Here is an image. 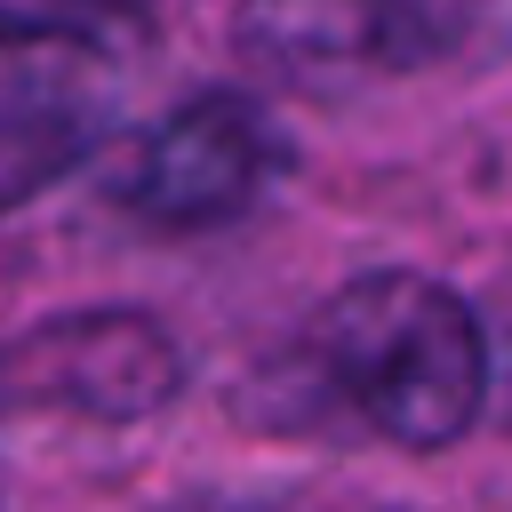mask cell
Here are the masks:
<instances>
[{"instance_id":"obj_5","label":"cell","mask_w":512,"mask_h":512,"mask_svg":"<svg viewBox=\"0 0 512 512\" xmlns=\"http://www.w3.org/2000/svg\"><path fill=\"white\" fill-rule=\"evenodd\" d=\"M96 136H104L96 96H80L56 72H0V216L48 192L64 168H80Z\"/></svg>"},{"instance_id":"obj_1","label":"cell","mask_w":512,"mask_h":512,"mask_svg":"<svg viewBox=\"0 0 512 512\" xmlns=\"http://www.w3.org/2000/svg\"><path fill=\"white\" fill-rule=\"evenodd\" d=\"M312 360L392 448H456L480 424L488 344L456 288L424 272H360L312 312Z\"/></svg>"},{"instance_id":"obj_2","label":"cell","mask_w":512,"mask_h":512,"mask_svg":"<svg viewBox=\"0 0 512 512\" xmlns=\"http://www.w3.org/2000/svg\"><path fill=\"white\" fill-rule=\"evenodd\" d=\"M288 168V144L256 96L200 88L168 120H152L120 168V208L160 224V232H208L248 216L272 176Z\"/></svg>"},{"instance_id":"obj_4","label":"cell","mask_w":512,"mask_h":512,"mask_svg":"<svg viewBox=\"0 0 512 512\" xmlns=\"http://www.w3.org/2000/svg\"><path fill=\"white\" fill-rule=\"evenodd\" d=\"M232 40L288 88H352L408 72L432 40L408 0H240Z\"/></svg>"},{"instance_id":"obj_3","label":"cell","mask_w":512,"mask_h":512,"mask_svg":"<svg viewBox=\"0 0 512 512\" xmlns=\"http://www.w3.org/2000/svg\"><path fill=\"white\" fill-rule=\"evenodd\" d=\"M184 352L152 312H56L0 352V400L64 408L88 424H144L176 400Z\"/></svg>"},{"instance_id":"obj_6","label":"cell","mask_w":512,"mask_h":512,"mask_svg":"<svg viewBox=\"0 0 512 512\" xmlns=\"http://www.w3.org/2000/svg\"><path fill=\"white\" fill-rule=\"evenodd\" d=\"M152 40V0H0V48L128 56Z\"/></svg>"}]
</instances>
